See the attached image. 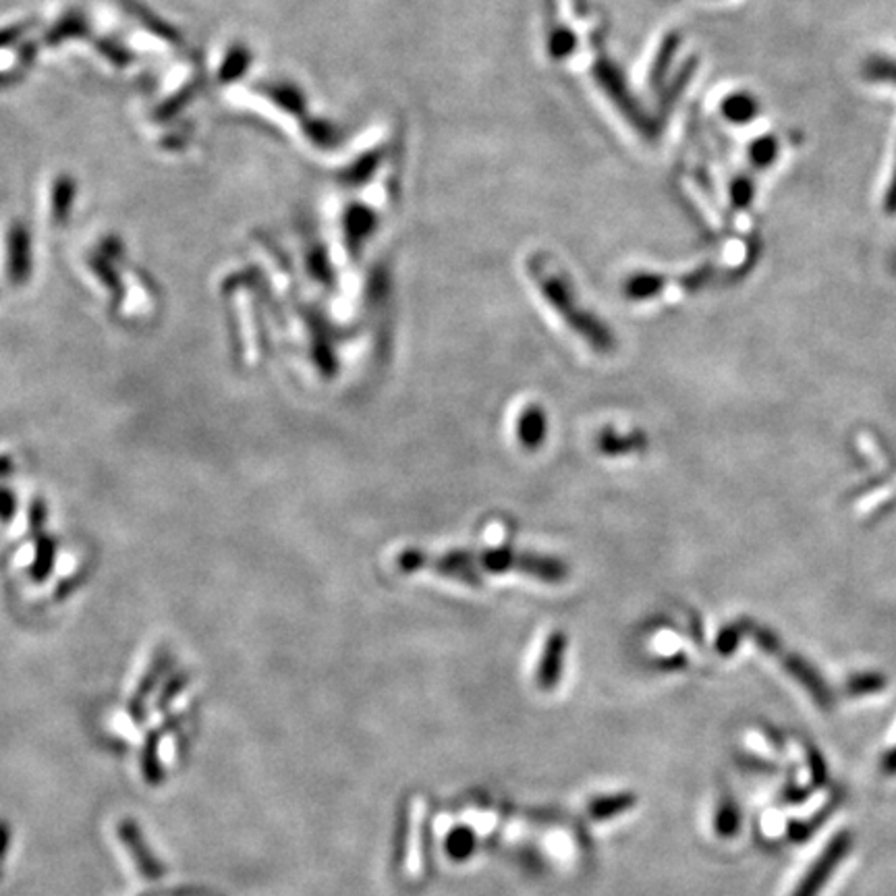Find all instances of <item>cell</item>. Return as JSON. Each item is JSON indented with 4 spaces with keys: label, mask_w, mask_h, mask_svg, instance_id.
<instances>
[{
    "label": "cell",
    "mask_w": 896,
    "mask_h": 896,
    "mask_svg": "<svg viewBox=\"0 0 896 896\" xmlns=\"http://www.w3.org/2000/svg\"><path fill=\"white\" fill-rule=\"evenodd\" d=\"M783 666H785V670H787L793 679L799 680V683L804 685L805 689L814 696V699L818 701L819 706L828 708V706L833 704V694H830L826 680L822 679V675L816 670V666L809 665L807 660H804V658L797 656V654H788V656H785V658H783Z\"/></svg>",
    "instance_id": "obj_5"
},
{
    "label": "cell",
    "mask_w": 896,
    "mask_h": 896,
    "mask_svg": "<svg viewBox=\"0 0 896 896\" xmlns=\"http://www.w3.org/2000/svg\"><path fill=\"white\" fill-rule=\"evenodd\" d=\"M119 836H121V840L127 845L129 853L136 857L138 869H140L146 878H158V876H162L165 867L160 866V862L156 859L152 853H148V850L143 849L146 845H143L140 828H138L133 822H123L121 828H119Z\"/></svg>",
    "instance_id": "obj_7"
},
{
    "label": "cell",
    "mask_w": 896,
    "mask_h": 896,
    "mask_svg": "<svg viewBox=\"0 0 896 896\" xmlns=\"http://www.w3.org/2000/svg\"><path fill=\"white\" fill-rule=\"evenodd\" d=\"M745 634H747V623H745V620L723 627V631L716 637V651H718L720 656L735 654Z\"/></svg>",
    "instance_id": "obj_16"
},
{
    "label": "cell",
    "mask_w": 896,
    "mask_h": 896,
    "mask_svg": "<svg viewBox=\"0 0 896 896\" xmlns=\"http://www.w3.org/2000/svg\"><path fill=\"white\" fill-rule=\"evenodd\" d=\"M776 155H778V143L774 138H761L751 146V160L761 169L774 162Z\"/></svg>",
    "instance_id": "obj_18"
},
{
    "label": "cell",
    "mask_w": 896,
    "mask_h": 896,
    "mask_svg": "<svg viewBox=\"0 0 896 896\" xmlns=\"http://www.w3.org/2000/svg\"><path fill=\"white\" fill-rule=\"evenodd\" d=\"M445 850H447V855L452 862H465V859L471 857V853L476 850V835H474L471 828H467V826H457V828L447 836Z\"/></svg>",
    "instance_id": "obj_10"
},
{
    "label": "cell",
    "mask_w": 896,
    "mask_h": 896,
    "mask_svg": "<svg viewBox=\"0 0 896 896\" xmlns=\"http://www.w3.org/2000/svg\"><path fill=\"white\" fill-rule=\"evenodd\" d=\"M567 646H569V637L563 631H555L546 639V646L541 651L540 666L536 673V683L541 691H552L560 683V675H563V665H565V656H567Z\"/></svg>",
    "instance_id": "obj_4"
},
{
    "label": "cell",
    "mask_w": 896,
    "mask_h": 896,
    "mask_svg": "<svg viewBox=\"0 0 896 896\" xmlns=\"http://www.w3.org/2000/svg\"><path fill=\"white\" fill-rule=\"evenodd\" d=\"M546 432H548V418L544 414V409L538 405H529L521 411V418L517 421V436L519 442L527 448V450H538L546 440Z\"/></svg>",
    "instance_id": "obj_8"
},
{
    "label": "cell",
    "mask_w": 896,
    "mask_h": 896,
    "mask_svg": "<svg viewBox=\"0 0 896 896\" xmlns=\"http://www.w3.org/2000/svg\"><path fill=\"white\" fill-rule=\"evenodd\" d=\"M757 109L759 107H757L756 98L749 96V93H735L725 102V115H727V119L735 121V123L754 121Z\"/></svg>",
    "instance_id": "obj_12"
},
{
    "label": "cell",
    "mask_w": 896,
    "mask_h": 896,
    "mask_svg": "<svg viewBox=\"0 0 896 896\" xmlns=\"http://www.w3.org/2000/svg\"><path fill=\"white\" fill-rule=\"evenodd\" d=\"M882 768H884V773L896 774V747L893 751H888V754L884 756Z\"/></svg>",
    "instance_id": "obj_20"
},
{
    "label": "cell",
    "mask_w": 896,
    "mask_h": 896,
    "mask_svg": "<svg viewBox=\"0 0 896 896\" xmlns=\"http://www.w3.org/2000/svg\"><path fill=\"white\" fill-rule=\"evenodd\" d=\"M402 573L432 571L457 579L465 586H481L490 573L517 571L531 575L544 584H563L569 577V565L560 558L515 550L510 546L490 548L481 552L452 550L445 555H430L419 548H409L397 558Z\"/></svg>",
    "instance_id": "obj_1"
},
{
    "label": "cell",
    "mask_w": 896,
    "mask_h": 896,
    "mask_svg": "<svg viewBox=\"0 0 896 896\" xmlns=\"http://www.w3.org/2000/svg\"><path fill=\"white\" fill-rule=\"evenodd\" d=\"M739 826H741L739 807L735 805L733 799H725V802L720 804V807H718L716 819H714L716 835L723 836V838H730V836H735L739 833Z\"/></svg>",
    "instance_id": "obj_13"
},
{
    "label": "cell",
    "mask_w": 896,
    "mask_h": 896,
    "mask_svg": "<svg viewBox=\"0 0 896 896\" xmlns=\"http://www.w3.org/2000/svg\"><path fill=\"white\" fill-rule=\"evenodd\" d=\"M751 196H754V187L749 181L741 179V181H737L733 186V200H735L737 208H747L751 203Z\"/></svg>",
    "instance_id": "obj_19"
},
{
    "label": "cell",
    "mask_w": 896,
    "mask_h": 896,
    "mask_svg": "<svg viewBox=\"0 0 896 896\" xmlns=\"http://www.w3.org/2000/svg\"><path fill=\"white\" fill-rule=\"evenodd\" d=\"M529 272L534 275L546 301L555 308L558 316L567 322L577 337L586 340L596 354L615 351L617 339H615L613 330L604 325L600 318H596L591 311L577 303V297L573 293L571 282L567 280V277L558 275L548 263L540 262V260L529 263Z\"/></svg>",
    "instance_id": "obj_2"
},
{
    "label": "cell",
    "mask_w": 896,
    "mask_h": 896,
    "mask_svg": "<svg viewBox=\"0 0 896 896\" xmlns=\"http://www.w3.org/2000/svg\"><path fill=\"white\" fill-rule=\"evenodd\" d=\"M665 287V277H658V275H639V277H634V279H629L625 282V295H627L629 299H635V301H639V299H651V297H656V295L660 293Z\"/></svg>",
    "instance_id": "obj_11"
},
{
    "label": "cell",
    "mask_w": 896,
    "mask_h": 896,
    "mask_svg": "<svg viewBox=\"0 0 896 896\" xmlns=\"http://www.w3.org/2000/svg\"><path fill=\"white\" fill-rule=\"evenodd\" d=\"M648 434L641 430L634 432H618L613 428H604L603 432L596 436V448L608 455V457H620V455H631V452H644L648 450Z\"/></svg>",
    "instance_id": "obj_6"
},
{
    "label": "cell",
    "mask_w": 896,
    "mask_h": 896,
    "mask_svg": "<svg viewBox=\"0 0 896 896\" xmlns=\"http://www.w3.org/2000/svg\"><path fill=\"white\" fill-rule=\"evenodd\" d=\"M747 631L751 634L754 641H756L761 651L773 654V656H780L783 644H780L778 635L773 634L770 629H761V627H756V625H754V623H749V620H747Z\"/></svg>",
    "instance_id": "obj_17"
},
{
    "label": "cell",
    "mask_w": 896,
    "mask_h": 896,
    "mask_svg": "<svg viewBox=\"0 0 896 896\" xmlns=\"http://www.w3.org/2000/svg\"><path fill=\"white\" fill-rule=\"evenodd\" d=\"M635 804H637V797H635L634 793H620V795L600 797V799H594L588 805L589 818L598 819V822L617 818L620 814H625L627 809L635 807Z\"/></svg>",
    "instance_id": "obj_9"
},
{
    "label": "cell",
    "mask_w": 896,
    "mask_h": 896,
    "mask_svg": "<svg viewBox=\"0 0 896 896\" xmlns=\"http://www.w3.org/2000/svg\"><path fill=\"white\" fill-rule=\"evenodd\" d=\"M7 847H9V826L0 822V855H4Z\"/></svg>",
    "instance_id": "obj_21"
},
{
    "label": "cell",
    "mask_w": 896,
    "mask_h": 896,
    "mask_svg": "<svg viewBox=\"0 0 896 896\" xmlns=\"http://www.w3.org/2000/svg\"><path fill=\"white\" fill-rule=\"evenodd\" d=\"M882 689H886V677L880 673H859L847 680V691L853 697L878 694Z\"/></svg>",
    "instance_id": "obj_14"
},
{
    "label": "cell",
    "mask_w": 896,
    "mask_h": 896,
    "mask_svg": "<svg viewBox=\"0 0 896 896\" xmlns=\"http://www.w3.org/2000/svg\"><path fill=\"white\" fill-rule=\"evenodd\" d=\"M850 847H853V836L849 833H838L826 845V849L822 850V855L814 862V866L805 872L799 886L793 890V896H818L822 888L826 886V882L833 878L836 867L840 866L845 855H849Z\"/></svg>",
    "instance_id": "obj_3"
},
{
    "label": "cell",
    "mask_w": 896,
    "mask_h": 896,
    "mask_svg": "<svg viewBox=\"0 0 896 896\" xmlns=\"http://www.w3.org/2000/svg\"><path fill=\"white\" fill-rule=\"evenodd\" d=\"M864 76L876 83H890L896 86V61L886 57H872L864 64Z\"/></svg>",
    "instance_id": "obj_15"
}]
</instances>
